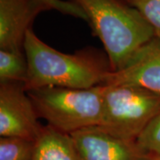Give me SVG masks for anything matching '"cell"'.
Here are the masks:
<instances>
[{"label":"cell","mask_w":160,"mask_h":160,"mask_svg":"<svg viewBox=\"0 0 160 160\" xmlns=\"http://www.w3.org/2000/svg\"><path fill=\"white\" fill-rule=\"evenodd\" d=\"M103 86L101 127L115 137L136 141L160 108V94L128 85Z\"/></svg>","instance_id":"277c9868"},{"label":"cell","mask_w":160,"mask_h":160,"mask_svg":"<svg viewBox=\"0 0 160 160\" xmlns=\"http://www.w3.org/2000/svg\"><path fill=\"white\" fill-rule=\"evenodd\" d=\"M28 62L24 51L0 49V83L25 84L28 78Z\"/></svg>","instance_id":"30bf717a"},{"label":"cell","mask_w":160,"mask_h":160,"mask_svg":"<svg viewBox=\"0 0 160 160\" xmlns=\"http://www.w3.org/2000/svg\"><path fill=\"white\" fill-rule=\"evenodd\" d=\"M27 92L38 118L58 131L70 134L102 124V86L88 89L49 86Z\"/></svg>","instance_id":"3957f363"},{"label":"cell","mask_w":160,"mask_h":160,"mask_svg":"<svg viewBox=\"0 0 160 160\" xmlns=\"http://www.w3.org/2000/svg\"><path fill=\"white\" fill-rule=\"evenodd\" d=\"M79 160H149L136 141L115 137L99 126L70 133Z\"/></svg>","instance_id":"52a82bcc"},{"label":"cell","mask_w":160,"mask_h":160,"mask_svg":"<svg viewBox=\"0 0 160 160\" xmlns=\"http://www.w3.org/2000/svg\"><path fill=\"white\" fill-rule=\"evenodd\" d=\"M31 160H79L70 134L51 126L44 129L37 139Z\"/></svg>","instance_id":"9c48e42d"},{"label":"cell","mask_w":160,"mask_h":160,"mask_svg":"<svg viewBox=\"0 0 160 160\" xmlns=\"http://www.w3.org/2000/svg\"><path fill=\"white\" fill-rule=\"evenodd\" d=\"M36 141L21 137H0V160H31Z\"/></svg>","instance_id":"8fae6325"},{"label":"cell","mask_w":160,"mask_h":160,"mask_svg":"<svg viewBox=\"0 0 160 160\" xmlns=\"http://www.w3.org/2000/svg\"><path fill=\"white\" fill-rule=\"evenodd\" d=\"M128 85L160 94V39L154 37L142 46L123 69L109 71L103 86Z\"/></svg>","instance_id":"ba28073f"},{"label":"cell","mask_w":160,"mask_h":160,"mask_svg":"<svg viewBox=\"0 0 160 160\" xmlns=\"http://www.w3.org/2000/svg\"><path fill=\"white\" fill-rule=\"evenodd\" d=\"M23 84L0 83V136L37 141L44 129Z\"/></svg>","instance_id":"8992f818"},{"label":"cell","mask_w":160,"mask_h":160,"mask_svg":"<svg viewBox=\"0 0 160 160\" xmlns=\"http://www.w3.org/2000/svg\"><path fill=\"white\" fill-rule=\"evenodd\" d=\"M86 14V22L102 43L111 71L123 69L155 37L140 12L120 0H67Z\"/></svg>","instance_id":"7a4b0ae2"},{"label":"cell","mask_w":160,"mask_h":160,"mask_svg":"<svg viewBox=\"0 0 160 160\" xmlns=\"http://www.w3.org/2000/svg\"><path fill=\"white\" fill-rule=\"evenodd\" d=\"M137 10L160 39V0H120Z\"/></svg>","instance_id":"4fadbf2b"},{"label":"cell","mask_w":160,"mask_h":160,"mask_svg":"<svg viewBox=\"0 0 160 160\" xmlns=\"http://www.w3.org/2000/svg\"><path fill=\"white\" fill-rule=\"evenodd\" d=\"M136 142L149 157L160 155V108L137 138Z\"/></svg>","instance_id":"7c38bea8"},{"label":"cell","mask_w":160,"mask_h":160,"mask_svg":"<svg viewBox=\"0 0 160 160\" xmlns=\"http://www.w3.org/2000/svg\"><path fill=\"white\" fill-rule=\"evenodd\" d=\"M49 10L86 21L84 12L67 0H0V49L24 51L26 33L35 18Z\"/></svg>","instance_id":"5b68a950"},{"label":"cell","mask_w":160,"mask_h":160,"mask_svg":"<svg viewBox=\"0 0 160 160\" xmlns=\"http://www.w3.org/2000/svg\"><path fill=\"white\" fill-rule=\"evenodd\" d=\"M149 160H160V155L155 156V157H151Z\"/></svg>","instance_id":"5bb4252c"},{"label":"cell","mask_w":160,"mask_h":160,"mask_svg":"<svg viewBox=\"0 0 160 160\" xmlns=\"http://www.w3.org/2000/svg\"><path fill=\"white\" fill-rule=\"evenodd\" d=\"M23 50L28 62V92L42 87L88 89L103 86L111 71L109 62L90 49L64 53L38 38L32 29L26 33Z\"/></svg>","instance_id":"6da1fadb"}]
</instances>
